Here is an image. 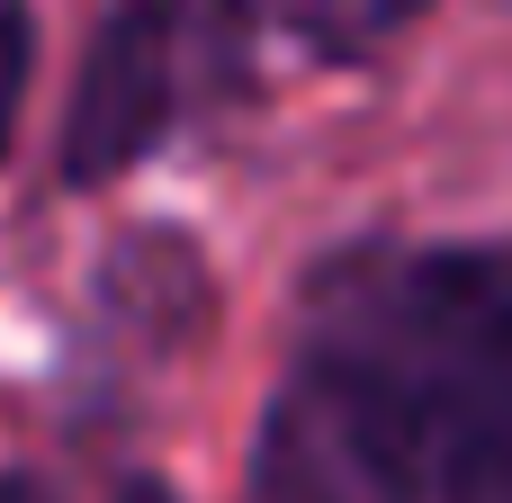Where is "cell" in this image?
I'll return each mask as SVG.
<instances>
[{
  "instance_id": "6da1fadb",
  "label": "cell",
  "mask_w": 512,
  "mask_h": 503,
  "mask_svg": "<svg viewBox=\"0 0 512 503\" xmlns=\"http://www.w3.org/2000/svg\"><path fill=\"white\" fill-rule=\"evenodd\" d=\"M512 396V243H360L315 270L243 503H423Z\"/></svg>"
},
{
  "instance_id": "7a4b0ae2",
  "label": "cell",
  "mask_w": 512,
  "mask_h": 503,
  "mask_svg": "<svg viewBox=\"0 0 512 503\" xmlns=\"http://www.w3.org/2000/svg\"><path fill=\"white\" fill-rule=\"evenodd\" d=\"M252 18L261 0H108L72 108H63V180L99 189L153 162L180 126L216 117L252 90Z\"/></svg>"
},
{
  "instance_id": "3957f363",
  "label": "cell",
  "mask_w": 512,
  "mask_h": 503,
  "mask_svg": "<svg viewBox=\"0 0 512 503\" xmlns=\"http://www.w3.org/2000/svg\"><path fill=\"white\" fill-rule=\"evenodd\" d=\"M432 0H279V18H288V36L297 45H315V54H333V63H360V54H378L396 27H414Z\"/></svg>"
},
{
  "instance_id": "277c9868",
  "label": "cell",
  "mask_w": 512,
  "mask_h": 503,
  "mask_svg": "<svg viewBox=\"0 0 512 503\" xmlns=\"http://www.w3.org/2000/svg\"><path fill=\"white\" fill-rule=\"evenodd\" d=\"M441 503H512V396H495L459 432V450L441 468Z\"/></svg>"
},
{
  "instance_id": "5b68a950",
  "label": "cell",
  "mask_w": 512,
  "mask_h": 503,
  "mask_svg": "<svg viewBox=\"0 0 512 503\" xmlns=\"http://www.w3.org/2000/svg\"><path fill=\"white\" fill-rule=\"evenodd\" d=\"M27 54H36V27H27V0H0V153H9V126H18V99H27Z\"/></svg>"
},
{
  "instance_id": "8992f818",
  "label": "cell",
  "mask_w": 512,
  "mask_h": 503,
  "mask_svg": "<svg viewBox=\"0 0 512 503\" xmlns=\"http://www.w3.org/2000/svg\"><path fill=\"white\" fill-rule=\"evenodd\" d=\"M0 503H54V495H45L36 477H0Z\"/></svg>"
},
{
  "instance_id": "52a82bcc",
  "label": "cell",
  "mask_w": 512,
  "mask_h": 503,
  "mask_svg": "<svg viewBox=\"0 0 512 503\" xmlns=\"http://www.w3.org/2000/svg\"><path fill=\"white\" fill-rule=\"evenodd\" d=\"M117 503H180L171 486H153V477H135V486H117Z\"/></svg>"
}]
</instances>
